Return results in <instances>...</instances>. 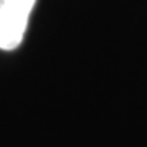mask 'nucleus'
I'll return each instance as SVG.
<instances>
[{
	"label": "nucleus",
	"instance_id": "obj_1",
	"mask_svg": "<svg viewBox=\"0 0 147 147\" xmlns=\"http://www.w3.org/2000/svg\"><path fill=\"white\" fill-rule=\"evenodd\" d=\"M36 0H0V49L13 51L21 44Z\"/></svg>",
	"mask_w": 147,
	"mask_h": 147
}]
</instances>
